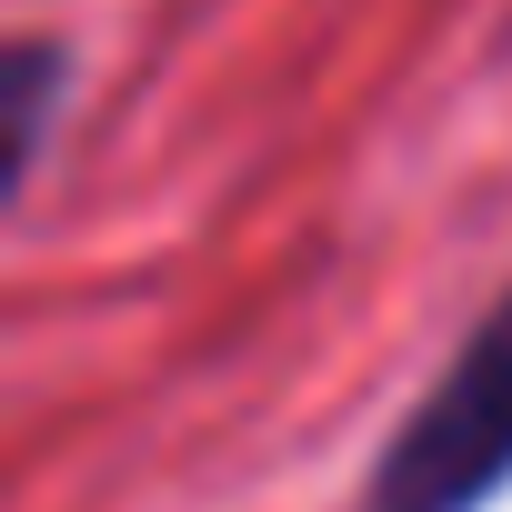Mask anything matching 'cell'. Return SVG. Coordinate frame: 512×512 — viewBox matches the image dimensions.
<instances>
[{
	"mask_svg": "<svg viewBox=\"0 0 512 512\" xmlns=\"http://www.w3.org/2000/svg\"><path fill=\"white\" fill-rule=\"evenodd\" d=\"M512 482V282L422 382V402L372 452L362 512H482Z\"/></svg>",
	"mask_w": 512,
	"mask_h": 512,
	"instance_id": "cell-1",
	"label": "cell"
},
{
	"mask_svg": "<svg viewBox=\"0 0 512 512\" xmlns=\"http://www.w3.org/2000/svg\"><path fill=\"white\" fill-rule=\"evenodd\" d=\"M61 91H71V41L21 31L11 41V151H21V181L41 171V151L61 131Z\"/></svg>",
	"mask_w": 512,
	"mask_h": 512,
	"instance_id": "cell-2",
	"label": "cell"
}]
</instances>
